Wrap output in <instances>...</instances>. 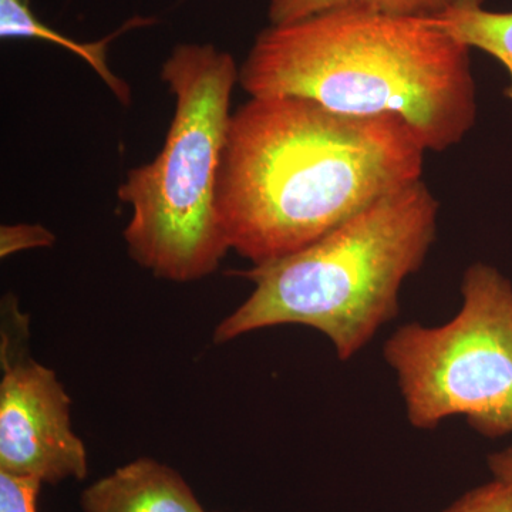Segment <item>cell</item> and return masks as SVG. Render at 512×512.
<instances>
[{
	"label": "cell",
	"instance_id": "6da1fadb",
	"mask_svg": "<svg viewBox=\"0 0 512 512\" xmlns=\"http://www.w3.org/2000/svg\"><path fill=\"white\" fill-rule=\"evenodd\" d=\"M426 151L397 117L251 97L232 113L218 175L225 241L252 265L295 254L421 180Z\"/></svg>",
	"mask_w": 512,
	"mask_h": 512
},
{
	"label": "cell",
	"instance_id": "7a4b0ae2",
	"mask_svg": "<svg viewBox=\"0 0 512 512\" xmlns=\"http://www.w3.org/2000/svg\"><path fill=\"white\" fill-rule=\"evenodd\" d=\"M470 50L430 20L329 10L259 32L239 86L249 97H298L345 116L397 117L440 153L476 124Z\"/></svg>",
	"mask_w": 512,
	"mask_h": 512
},
{
	"label": "cell",
	"instance_id": "3957f363",
	"mask_svg": "<svg viewBox=\"0 0 512 512\" xmlns=\"http://www.w3.org/2000/svg\"><path fill=\"white\" fill-rule=\"evenodd\" d=\"M439 210L419 180L295 254L234 272L255 288L221 320L214 342L302 325L325 335L342 362L352 359L399 313L400 289L436 241Z\"/></svg>",
	"mask_w": 512,
	"mask_h": 512
},
{
	"label": "cell",
	"instance_id": "277c9868",
	"mask_svg": "<svg viewBox=\"0 0 512 512\" xmlns=\"http://www.w3.org/2000/svg\"><path fill=\"white\" fill-rule=\"evenodd\" d=\"M174 114L160 153L128 171L117 195L131 208L128 255L165 281L214 274L229 247L217 211V185L239 84L234 57L211 43H181L161 67Z\"/></svg>",
	"mask_w": 512,
	"mask_h": 512
},
{
	"label": "cell",
	"instance_id": "5b68a950",
	"mask_svg": "<svg viewBox=\"0 0 512 512\" xmlns=\"http://www.w3.org/2000/svg\"><path fill=\"white\" fill-rule=\"evenodd\" d=\"M461 296L444 325L400 326L384 343V360L416 429L464 416L488 439L512 436V282L476 262L464 272Z\"/></svg>",
	"mask_w": 512,
	"mask_h": 512
},
{
	"label": "cell",
	"instance_id": "8992f818",
	"mask_svg": "<svg viewBox=\"0 0 512 512\" xmlns=\"http://www.w3.org/2000/svg\"><path fill=\"white\" fill-rule=\"evenodd\" d=\"M28 322L18 306L3 308L0 473L42 484L83 481L89 460L72 427V402L56 373L29 355Z\"/></svg>",
	"mask_w": 512,
	"mask_h": 512
},
{
	"label": "cell",
	"instance_id": "52a82bcc",
	"mask_svg": "<svg viewBox=\"0 0 512 512\" xmlns=\"http://www.w3.org/2000/svg\"><path fill=\"white\" fill-rule=\"evenodd\" d=\"M84 512H207L178 471L140 457L83 491Z\"/></svg>",
	"mask_w": 512,
	"mask_h": 512
},
{
	"label": "cell",
	"instance_id": "ba28073f",
	"mask_svg": "<svg viewBox=\"0 0 512 512\" xmlns=\"http://www.w3.org/2000/svg\"><path fill=\"white\" fill-rule=\"evenodd\" d=\"M153 22V19L133 18L124 23L121 29L97 40V42H79V40L64 36L63 33L50 28L43 20L37 18L30 0H0V37L2 40H45L52 45L69 50L92 67L101 82L106 84L107 89L124 106L131 103V89L121 77L111 70L110 64L107 62V50H109L110 43L123 33L130 29L153 25Z\"/></svg>",
	"mask_w": 512,
	"mask_h": 512
},
{
	"label": "cell",
	"instance_id": "9c48e42d",
	"mask_svg": "<svg viewBox=\"0 0 512 512\" xmlns=\"http://www.w3.org/2000/svg\"><path fill=\"white\" fill-rule=\"evenodd\" d=\"M483 5L484 0H467L430 22L457 42L503 64L510 77L505 96L512 103V12H491Z\"/></svg>",
	"mask_w": 512,
	"mask_h": 512
},
{
	"label": "cell",
	"instance_id": "30bf717a",
	"mask_svg": "<svg viewBox=\"0 0 512 512\" xmlns=\"http://www.w3.org/2000/svg\"><path fill=\"white\" fill-rule=\"evenodd\" d=\"M467 0H269V25H285L329 12L357 9L393 18L434 20Z\"/></svg>",
	"mask_w": 512,
	"mask_h": 512
},
{
	"label": "cell",
	"instance_id": "8fae6325",
	"mask_svg": "<svg viewBox=\"0 0 512 512\" xmlns=\"http://www.w3.org/2000/svg\"><path fill=\"white\" fill-rule=\"evenodd\" d=\"M441 512H512V485L493 478L467 491Z\"/></svg>",
	"mask_w": 512,
	"mask_h": 512
},
{
	"label": "cell",
	"instance_id": "7c38bea8",
	"mask_svg": "<svg viewBox=\"0 0 512 512\" xmlns=\"http://www.w3.org/2000/svg\"><path fill=\"white\" fill-rule=\"evenodd\" d=\"M56 242L55 234L43 225H2L0 228V256L28 251V249L50 248Z\"/></svg>",
	"mask_w": 512,
	"mask_h": 512
},
{
	"label": "cell",
	"instance_id": "4fadbf2b",
	"mask_svg": "<svg viewBox=\"0 0 512 512\" xmlns=\"http://www.w3.org/2000/svg\"><path fill=\"white\" fill-rule=\"evenodd\" d=\"M42 483L0 473V512H37Z\"/></svg>",
	"mask_w": 512,
	"mask_h": 512
},
{
	"label": "cell",
	"instance_id": "5bb4252c",
	"mask_svg": "<svg viewBox=\"0 0 512 512\" xmlns=\"http://www.w3.org/2000/svg\"><path fill=\"white\" fill-rule=\"evenodd\" d=\"M487 466L494 480L512 485V440L507 447L487 457Z\"/></svg>",
	"mask_w": 512,
	"mask_h": 512
}]
</instances>
